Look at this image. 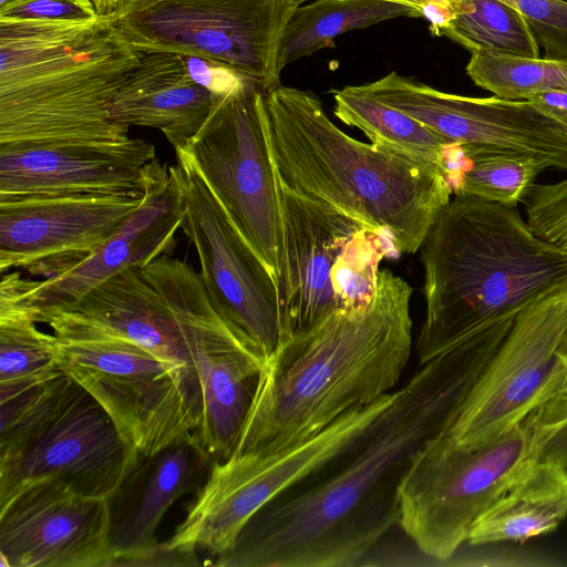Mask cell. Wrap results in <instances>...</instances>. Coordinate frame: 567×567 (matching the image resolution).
<instances>
[{
  "mask_svg": "<svg viewBox=\"0 0 567 567\" xmlns=\"http://www.w3.org/2000/svg\"><path fill=\"white\" fill-rule=\"evenodd\" d=\"M134 461L110 414L61 370L0 383V503L42 478L110 498Z\"/></svg>",
  "mask_w": 567,
  "mask_h": 567,
  "instance_id": "8992f818",
  "label": "cell"
},
{
  "mask_svg": "<svg viewBox=\"0 0 567 567\" xmlns=\"http://www.w3.org/2000/svg\"><path fill=\"white\" fill-rule=\"evenodd\" d=\"M181 55L192 79L214 96L229 94L250 80L225 63L196 55Z\"/></svg>",
  "mask_w": 567,
  "mask_h": 567,
  "instance_id": "1f68e13d",
  "label": "cell"
},
{
  "mask_svg": "<svg viewBox=\"0 0 567 567\" xmlns=\"http://www.w3.org/2000/svg\"><path fill=\"white\" fill-rule=\"evenodd\" d=\"M567 423V393L504 434L461 447L440 434L417 455L400 491L398 525L424 555L446 560L476 518L535 463Z\"/></svg>",
  "mask_w": 567,
  "mask_h": 567,
  "instance_id": "52a82bcc",
  "label": "cell"
},
{
  "mask_svg": "<svg viewBox=\"0 0 567 567\" xmlns=\"http://www.w3.org/2000/svg\"><path fill=\"white\" fill-rule=\"evenodd\" d=\"M567 454V423L547 443L542 460L555 461Z\"/></svg>",
  "mask_w": 567,
  "mask_h": 567,
  "instance_id": "d590c367",
  "label": "cell"
},
{
  "mask_svg": "<svg viewBox=\"0 0 567 567\" xmlns=\"http://www.w3.org/2000/svg\"><path fill=\"white\" fill-rule=\"evenodd\" d=\"M210 464L195 441L138 455L109 498L111 561L157 543L156 529L166 511L183 494L202 485Z\"/></svg>",
  "mask_w": 567,
  "mask_h": 567,
  "instance_id": "ffe728a7",
  "label": "cell"
},
{
  "mask_svg": "<svg viewBox=\"0 0 567 567\" xmlns=\"http://www.w3.org/2000/svg\"><path fill=\"white\" fill-rule=\"evenodd\" d=\"M526 21L546 58L567 59L566 0H501Z\"/></svg>",
  "mask_w": 567,
  "mask_h": 567,
  "instance_id": "f546056e",
  "label": "cell"
},
{
  "mask_svg": "<svg viewBox=\"0 0 567 567\" xmlns=\"http://www.w3.org/2000/svg\"><path fill=\"white\" fill-rule=\"evenodd\" d=\"M399 17L419 18V13L392 0H315L300 6L282 34L278 69L281 72L300 58L334 47V39L347 31Z\"/></svg>",
  "mask_w": 567,
  "mask_h": 567,
  "instance_id": "cb8c5ba5",
  "label": "cell"
},
{
  "mask_svg": "<svg viewBox=\"0 0 567 567\" xmlns=\"http://www.w3.org/2000/svg\"><path fill=\"white\" fill-rule=\"evenodd\" d=\"M566 517L567 472L539 460L476 518L466 543H524L554 532Z\"/></svg>",
  "mask_w": 567,
  "mask_h": 567,
  "instance_id": "7402d4cb",
  "label": "cell"
},
{
  "mask_svg": "<svg viewBox=\"0 0 567 567\" xmlns=\"http://www.w3.org/2000/svg\"><path fill=\"white\" fill-rule=\"evenodd\" d=\"M132 0H92L99 16H112L120 12Z\"/></svg>",
  "mask_w": 567,
  "mask_h": 567,
  "instance_id": "8d00e7d4",
  "label": "cell"
},
{
  "mask_svg": "<svg viewBox=\"0 0 567 567\" xmlns=\"http://www.w3.org/2000/svg\"><path fill=\"white\" fill-rule=\"evenodd\" d=\"M278 183L282 341L333 310L367 307L381 261L400 254L383 230Z\"/></svg>",
  "mask_w": 567,
  "mask_h": 567,
  "instance_id": "9c48e42d",
  "label": "cell"
},
{
  "mask_svg": "<svg viewBox=\"0 0 567 567\" xmlns=\"http://www.w3.org/2000/svg\"><path fill=\"white\" fill-rule=\"evenodd\" d=\"M546 168L537 161L453 144L447 154V177L454 195L473 196L516 207Z\"/></svg>",
  "mask_w": 567,
  "mask_h": 567,
  "instance_id": "484cf974",
  "label": "cell"
},
{
  "mask_svg": "<svg viewBox=\"0 0 567 567\" xmlns=\"http://www.w3.org/2000/svg\"><path fill=\"white\" fill-rule=\"evenodd\" d=\"M527 224L542 239L567 251V178L535 184L525 198Z\"/></svg>",
  "mask_w": 567,
  "mask_h": 567,
  "instance_id": "f1b7e54d",
  "label": "cell"
},
{
  "mask_svg": "<svg viewBox=\"0 0 567 567\" xmlns=\"http://www.w3.org/2000/svg\"><path fill=\"white\" fill-rule=\"evenodd\" d=\"M306 0H132L112 14L140 51L208 58L265 92L279 84L285 29Z\"/></svg>",
  "mask_w": 567,
  "mask_h": 567,
  "instance_id": "4fadbf2b",
  "label": "cell"
},
{
  "mask_svg": "<svg viewBox=\"0 0 567 567\" xmlns=\"http://www.w3.org/2000/svg\"><path fill=\"white\" fill-rule=\"evenodd\" d=\"M199 565L196 549L174 546L165 540L134 553L115 556L110 567H188Z\"/></svg>",
  "mask_w": 567,
  "mask_h": 567,
  "instance_id": "d6a6232c",
  "label": "cell"
},
{
  "mask_svg": "<svg viewBox=\"0 0 567 567\" xmlns=\"http://www.w3.org/2000/svg\"><path fill=\"white\" fill-rule=\"evenodd\" d=\"M456 16L442 31L473 52L538 58L539 47L523 16L501 0H452Z\"/></svg>",
  "mask_w": 567,
  "mask_h": 567,
  "instance_id": "4316f807",
  "label": "cell"
},
{
  "mask_svg": "<svg viewBox=\"0 0 567 567\" xmlns=\"http://www.w3.org/2000/svg\"><path fill=\"white\" fill-rule=\"evenodd\" d=\"M412 291L380 269L367 307L333 310L284 339L265 360L228 455L299 443L394 391L411 357Z\"/></svg>",
  "mask_w": 567,
  "mask_h": 567,
  "instance_id": "7a4b0ae2",
  "label": "cell"
},
{
  "mask_svg": "<svg viewBox=\"0 0 567 567\" xmlns=\"http://www.w3.org/2000/svg\"><path fill=\"white\" fill-rule=\"evenodd\" d=\"M526 101L544 115L567 127V89L538 92L529 95Z\"/></svg>",
  "mask_w": 567,
  "mask_h": 567,
  "instance_id": "e575fe53",
  "label": "cell"
},
{
  "mask_svg": "<svg viewBox=\"0 0 567 567\" xmlns=\"http://www.w3.org/2000/svg\"><path fill=\"white\" fill-rule=\"evenodd\" d=\"M153 144L120 141L0 144V198L24 195H143Z\"/></svg>",
  "mask_w": 567,
  "mask_h": 567,
  "instance_id": "d6986e66",
  "label": "cell"
},
{
  "mask_svg": "<svg viewBox=\"0 0 567 567\" xmlns=\"http://www.w3.org/2000/svg\"><path fill=\"white\" fill-rule=\"evenodd\" d=\"M567 1V0H566Z\"/></svg>",
  "mask_w": 567,
  "mask_h": 567,
  "instance_id": "60d3db41",
  "label": "cell"
},
{
  "mask_svg": "<svg viewBox=\"0 0 567 567\" xmlns=\"http://www.w3.org/2000/svg\"><path fill=\"white\" fill-rule=\"evenodd\" d=\"M465 70L477 86L506 100L567 89V59L473 52Z\"/></svg>",
  "mask_w": 567,
  "mask_h": 567,
  "instance_id": "83f0119b",
  "label": "cell"
},
{
  "mask_svg": "<svg viewBox=\"0 0 567 567\" xmlns=\"http://www.w3.org/2000/svg\"><path fill=\"white\" fill-rule=\"evenodd\" d=\"M185 209L182 167L162 164L155 157L145 167L142 202L127 220L80 265L58 277L38 280L28 292L35 321L68 309L123 270L143 268L163 255H172Z\"/></svg>",
  "mask_w": 567,
  "mask_h": 567,
  "instance_id": "ac0fdd59",
  "label": "cell"
},
{
  "mask_svg": "<svg viewBox=\"0 0 567 567\" xmlns=\"http://www.w3.org/2000/svg\"><path fill=\"white\" fill-rule=\"evenodd\" d=\"M392 1H399V2H403V3L408 4L411 0H392Z\"/></svg>",
  "mask_w": 567,
  "mask_h": 567,
  "instance_id": "ab89813d",
  "label": "cell"
},
{
  "mask_svg": "<svg viewBox=\"0 0 567 567\" xmlns=\"http://www.w3.org/2000/svg\"><path fill=\"white\" fill-rule=\"evenodd\" d=\"M142 196L24 195L0 198V271L44 279L80 265L135 212Z\"/></svg>",
  "mask_w": 567,
  "mask_h": 567,
  "instance_id": "2e32d148",
  "label": "cell"
},
{
  "mask_svg": "<svg viewBox=\"0 0 567 567\" xmlns=\"http://www.w3.org/2000/svg\"><path fill=\"white\" fill-rule=\"evenodd\" d=\"M425 316L419 363L567 284V251L538 237L516 207L454 195L420 248Z\"/></svg>",
  "mask_w": 567,
  "mask_h": 567,
  "instance_id": "3957f363",
  "label": "cell"
},
{
  "mask_svg": "<svg viewBox=\"0 0 567 567\" xmlns=\"http://www.w3.org/2000/svg\"><path fill=\"white\" fill-rule=\"evenodd\" d=\"M28 280L10 271L0 281V383L52 374L56 363L54 334L38 329L25 301Z\"/></svg>",
  "mask_w": 567,
  "mask_h": 567,
  "instance_id": "d4e9b609",
  "label": "cell"
},
{
  "mask_svg": "<svg viewBox=\"0 0 567 567\" xmlns=\"http://www.w3.org/2000/svg\"><path fill=\"white\" fill-rule=\"evenodd\" d=\"M555 462L560 463L564 470L567 472V454L563 455L558 460H555Z\"/></svg>",
  "mask_w": 567,
  "mask_h": 567,
  "instance_id": "f35d334b",
  "label": "cell"
},
{
  "mask_svg": "<svg viewBox=\"0 0 567 567\" xmlns=\"http://www.w3.org/2000/svg\"><path fill=\"white\" fill-rule=\"evenodd\" d=\"M265 97L272 159L282 183L383 230L399 254L420 250L453 194L443 171L351 137L310 91L279 83Z\"/></svg>",
  "mask_w": 567,
  "mask_h": 567,
  "instance_id": "277c9868",
  "label": "cell"
},
{
  "mask_svg": "<svg viewBox=\"0 0 567 567\" xmlns=\"http://www.w3.org/2000/svg\"><path fill=\"white\" fill-rule=\"evenodd\" d=\"M140 56L111 16L0 19V144L127 138L111 105Z\"/></svg>",
  "mask_w": 567,
  "mask_h": 567,
  "instance_id": "5b68a950",
  "label": "cell"
},
{
  "mask_svg": "<svg viewBox=\"0 0 567 567\" xmlns=\"http://www.w3.org/2000/svg\"><path fill=\"white\" fill-rule=\"evenodd\" d=\"M40 322L55 337L58 368L104 408L135 458L195 441L199 422L166 363L75 310L48 313Z\"/></svg>",
  "mask_w": 567,
  "mask_h": 567,
  "instance_id": "ba28073f",
  "label": "cell"
},
{
  "mask_svg": "<svg viewBox=\"0 0 567 567\" xmlns=\"http://www.w3.org/2000/svg\"><path fill=\"white\" fill-rule=\"evenodd\" d=\"M395 391L343 414L316 435L267 453L229 454L210 464L171 545L229 550L247 522L266 504L348 453L390 405Z\"/></svg>",
  "mask_w": 567,
  "mask_h": 567,
  "instance_id": "30bf717a",
  "label": "cell"
},
{
  "mask_svg": "<svg viewBox=\"0 0 567 567\" xmlns=\"http://www.w3.org/2000/svg\"><path fill=\"white\" fill-rule=\"evenodd\" d=\"M457 145L509 153L567 171V127L526 100L445 93L396 72L360 85Z\"/></svg>",
  "mask_w": 567,
  "mask_h": 567,
  "instance_id": "9a60e30c",
  "label": "cell"
},
{
  "mask_svg": "<svg viewBox=\"0 0 567 567\" xmlns=\"http://www.w3.org/2000/svg\"><path fill=\"white\" fill-rule=\"evenodd\" d=\"M30 0H0V13Z\"/></svg>",
  "mask_w": 567,
  "mask_h": 567,
  "instance_id": "74e56055",
  "label": "cell"
},
{
  "mask_svg": "<svg viewBox=\"0 0 567 567\" xmlns=\"http://www.w3.org/2000/svg\"><path fill=\"white\" fill-rule=\"evenodd\" d=\"M333 97L334 115L362 131L372 144L437 167L447 176V154L454 143L359 85L334 91Z\"/></svg>",
  "mask_w": 567,
  "mask_h": 567,
  "instance_id": "603a6c76",
  "label": "cell"
},
{
  "mask_svg": "<svg viewBox=\"0 0 567 567\" xmlns=\"http://www.w3.org/2000/svg\"><path fill=\"white\" fill-rule=\"evenodd\" d=\"M567 393V284L522 309L444 435L474 447Z\"/></svg>",
  "mask_w": 567,
  "mask_h": 567,
  "instance_id": "7c38bea8",
  "label": "cell"
},
{
  "mask_svg": "<svg viewBox=\"0 0 567 567\" xmlns=\"http://www.w3.org/2000/svg\"><path fill=\"white\" fill-rule=\"evenodd\" d=\"M97 17L92 0H30L0 13V19L50 22H89Z\"/></svg>",
  "mask_w": 567,
  "mask_h": 567,
  "instance_id": "4dcf8cb0",
  "label": "cell"
},
{
  "mask_svg": "<svg viewBox=\"0 0 567 567\" xmlns=\"http://www.w3.org/2000/svg\"><path fill=\"white\" fill-rule=\"evenodd\" d=\"M502 340L498 331L480 332L419 363L348 453L256 512L213 565H358L398 525L400 491L417 455L449 430Z\"/></svg>",
  "mask_w": 567,
  "mask_h": 567,
  "instance_id": "6da1fadb",
  "label": "cell"
},
{
  "mask_svg": "<svg viewBox=\"0 0 567 567\" xmlns=\"http://www.w3.org/2000/svg\"><path fill=\"white\" fill-rule=\"evenodd\" d=\"M215 96L196 83L182 55L141 51V56L111 105L113 122L126 130L161 131L174 150L185 147L208 117Z\"/></svg>",
  "mask_w": 567,
  "mask_h": 567,
  "instance_id": "44dd1931",
  "label": "cell"
},
{
  "mask_svg": "<svg viewBox=\"0 0 567 567\" xmlns=\"http://www.w3.org/2000/svg\"><path fill=\"white\" fill-rule=\"evenodd\" d=\"M109 534V498L58 478L28 483L0 503L6 567H110Z\"/></svg>",
  "mask_w": 567,
  "mask_h": 567,
  "instance_id": "e0dca14e",
  "label": "cell"
},
{
  "mask_svg": "<svg viewBox=\"0 0 567 567\" xmlns=\"http://www.w3.org/2000/svg\"><path fill=\"white\" fill-rule=\"evenodd\" d=\"M408 4L417 11L419 18L430 22V29L434 35H442V31L456 16L452 0H411Z\"/></svg>",
  "mask_w": 567,
  "mask_h": 567,
  "instance_id": "836d02e7",
  "label": "cell"
},
{
  "mask_svg": "<svg viewBox=\"0 0 567 567\" xmlns=\"http://www.w3.org/2000/svg\"><path fill=\"white\" fill-rule=\"evenodd\" d=\"M265 93L248 80L236 91L215 96L205 123L179 150L279 285L281 205Z\"/></svg>",
  "mask_w": 567,
  "mask_h": 567,
  "instance_id": "8fae6325",
  "label": "cell"
},
{
  "mask_svg": "<svg viewBox=\"0 0 567 567\" xmlns=\"http://www.w3.org/2000/svg\"><path fill=\"white\" fill-rule=\"evenodd\" d=\"M185 182L181 226L196 249L199 276L223 319L268 358L282 338L278 285L240 235L184 150H176Z\"/></svg>",
  "mask_w": 567,
  "mask_h": 567,
  "instance_id": "5bb4252c",
  "label": "cell"
}]
</instances>
